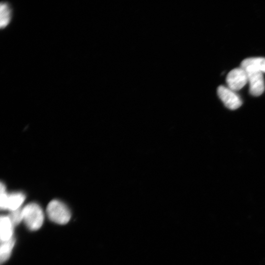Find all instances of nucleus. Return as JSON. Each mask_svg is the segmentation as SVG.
<instances>
[{
  "mask_svg": "<svg viewBox=\"0 0 265 265\" xmlns=\"http://www.w3.org/2000/svg\"><path fill=\"white\" fill-rule=\"evenodd\" d=\"M23 221L31 231L40 229L43 225L45 215L41 207L36 203H31L22 209Z\"/></svg>",
  "mask_w": 265,
  "mask_h": 265,
  "instance_id": "1",
  "label": "nucleus"
},
{
  "mask_svg": "<svg viewBox=\"0 0 265 265\" xmlns=\"http://www.w3.org/2000/svg\"><path fill=\"white\" fill-rule=\"evenodd\" d=\"M47 211L49 218L57 224H66L71 218V213L69 208L59 200H52L48 204Z\"/></svg>",
  "mask_w": 265,
  "mask_h": 265,
  "instance_id": "2",
  "label": "nucleus"
},
{
  "mask_svg": "<svg viewBox=\"0 0 265 265\" xmlns=\"http://www.w3.org/2000/svg\"><path fill=\"white\" fill-rule=\"evenodd\" d=\"M246 72L249 83V93L254 96H261L265 90V84L262 73L251 66L241 68Z\"/></svg>",
  "mask_w": 265,
  "mask_h": 265,
  "instance_id": "3",
  "label": "nucleus"
},
{
  "mask_svg": "<svg viewBox=\"0 0 265 265\" xmlns=\"http://www.w3.org/2000/svg\"><path fill=\"white\" fill-rule=\"evenodd\" d=\"M217 92L219 98L228 109L236 110L242 105V101L240 97L229 88L220 86L217 88Z\"/></svg>",
  "mask_w": 265,
  "mask_h": 265,
  "instance_id": "4",
  "label": "nucleus"
},
{
  "mask_svg": "<svg viewBox=\"0 0 265 265\" xmlns=\"http://www.w3.org/2000/svg\"><path fill=\"white\" fill-rule=\"evenodd\" d=\"M226 80L229 88L233 91L241 89L248 82L246 72L241 68L231 71Z\"/></svg>",
  "mask_w": 265,
  "mask_h": 265,
  "instance_id": "5",
  "label": "nucleus"
},
{
  "mask_svg": "<svg viewBox=\"0 0 265 265\" xmlns=\"http://www.w3.org/2000/svg\"><path fill=\"white\" fill-rule=\"evenodd\" d=\"M25 195L22 192L8 193L4 202L0 205L1 210L12 211L21 209L25 200Z\"/></svg>",
  "mask_w": 265,
  "mask_h": 265,
  "instance_id": "6",
  "label": "nucleus"
},
{
  "mask_svg": "<svg viewBox=\"0 0 265 265\" xmlns=\"http://www.w3.org/2000/svg\"><path fill=\"white\" fill-rule=\"evenodd\" d=\"M14 226L8 216H2L0 218V238L1 241H9L13 238Z\"/></svg>",
  "mask_w": 265,
  "mask_h": 265,
  "instance_id": "7",
  "label": "nucleus"
},
{
  "mask_svg": "<svg viewBox=\"0 0 265 265\" xmlns=\"http://www.w3.org/2000/svg\"><path fill=\"white\" fill-rule=\"evenodd\" d=\"M12 18V9L7 2L1 3V28H6L10 24Z\"/></svg>",
  "mask_w": 265,
  "mask_h": 265,
  "instance_id": "8",
  "label": "nucleus"
},
{
  "mask_svg": "<svg viewBox=\"0 0 265 265\" xmlns=\"http://www.w3.org/2000/svg\"><path fill=\"white\" fill-rule=\"evenodd\" d=\"M15 244V240L14 238L9 241H1L0 248V261L1 264L9 258Z\"/></svg>",
  "mask_w": 265,
  "mask_h": 265,
  "instance_id": "9",
  "label": "nucleus"
},
{
  "mask_svg": "<svg viewBox=\"0 0 265 265\" xmlns=\"http://www.w3.org/2000/svg\"><path fill=\"white\" fill-rule=\"evenodd\" d=\"M248 66L252 67L262 72H265V58H252L246 59L241 62V68Z\"/></svg>",
  "mask_w": 265,
  "mask_h": 265,
  "instance_id": "10",
  "label": "nucleus"
},
{
  "mask_svg": "<svg viewBox=\"0 0 265 265\" xmlns=\"http://www.w3.org/2000/svg\"><path fill=\"white\" fill-rule=\"evenodd\" d=\"M8 216L14 225H18L24 220L23 210L21 208L16 211H12Z\"/></svg>",
  "mask_w": 265,
  "mask_h": 265,
  "instance_id": "11",
  "label": "nucleus"
}]
</instances>
